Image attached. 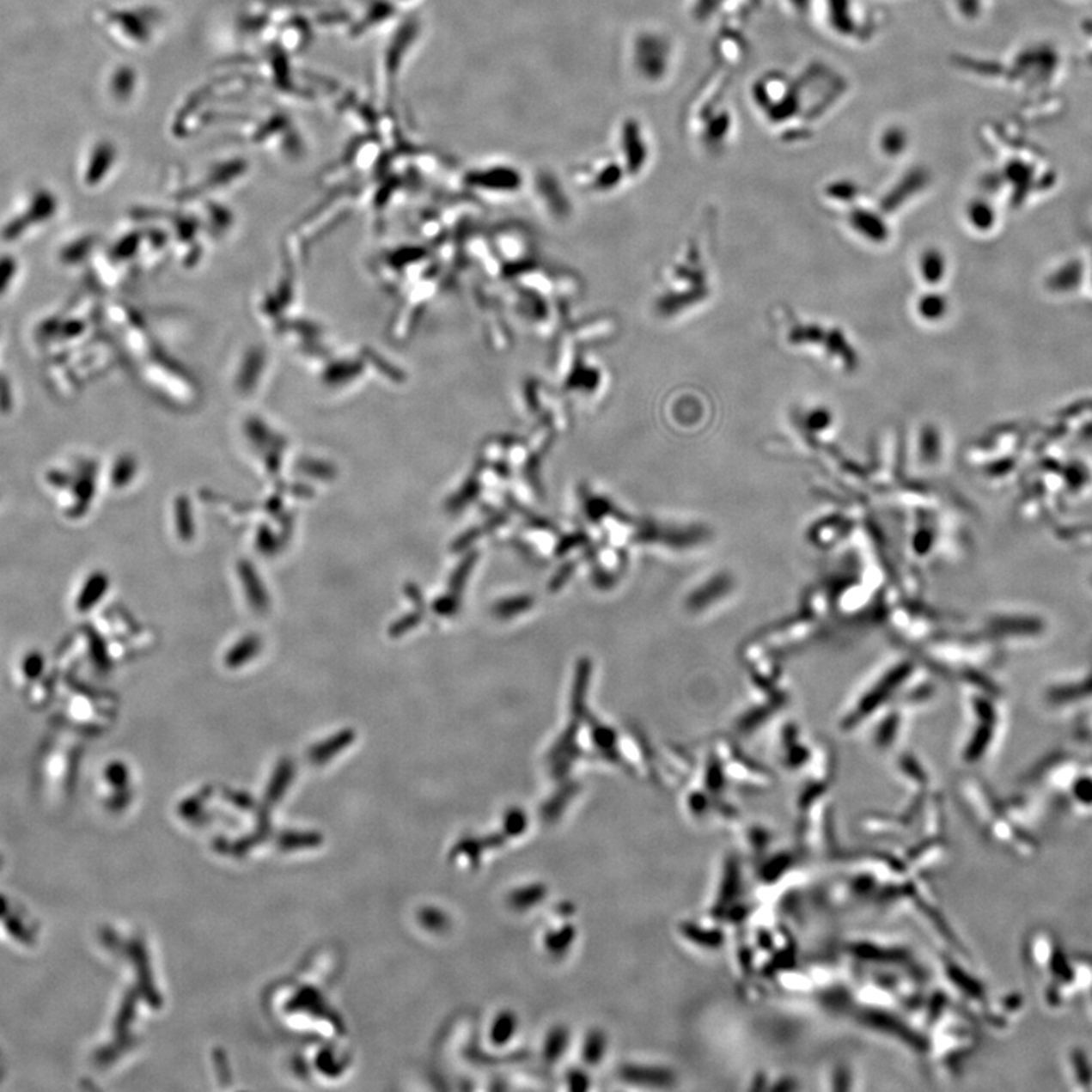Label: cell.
<instances>
[{
    "label": "cell",
    "instance_id": "277c9868",
    "mask_svg": "<svg viewBox=\"0 0 1092 1092\" xmlns=\"http://www.w3.org/2000/svg\"><path fill=\"white\" fill-rule=\"evenodd\" d=\"M941 261H943L941 253H937L936 251H925L924 253H921L919 271H921V277L929 284H936L941 278V273H943Z\"/></svg>",
    "mask_w": 1092,
    "mask_h": 1092
},
{
    "label": "cell",
    "instance_id": "7a4b0ae2",
    "mask_svg": "<svg viewBox=\"0 0 1092 1092\" xmlns=\"http://www.w3.org/2000/svg\"><path fill=\"white\" fill-rule=\"evenodd\" d=\"M917 311L919 317L927 322H936L944 314V301L936 293H929L918 299Z\"/></svg>",
    "mask_w": 1092,
    "mask_h": 1092
},
{
    "label": "cell",
    "instance_id": "52a82bcc",
    "mask_svg": "<svg viewBox=\"0 0 1092 1092\" xmlns=\"http://www.w3.org/2000/svg\"><path fill=\"white\" fill-rule=\"evenodd\" d=\"M543 892H545V889L539 888V886L528 888V889H521V891L515 892L511 895V905L516 906V907H528V906L536 905L537 901H540V899H542Z\"/></svg>",
    "mask_w": 1092,
    "mask_h": 1092
},
{
    "label": "cell",
    "instance_id": "5b68a950",
    "mask_svg": "<svg viewBox=\"0 0 1092 1092\" xmlns=\"http://www.w3.org/2000/svg\"><path fill=\"white\" fill-rule=\"evenodd\" d=\"M604 1052H606V1038H604V1034L600 1030H594L586 1040L584 1050H583V1058L588 1064L594 1065V1064H598L602 1059Z\"/></svg>",
    "mask_w": 1092,
    "mask_h": 1092
},
{
    "label": "cell",
    "instance_id": "ba28073f",
    "mask_svg": "<svg viewBox=\"0 0 1092 1092\" xmlns=\"http://www.w3.org/2000/svg\"><path fill=\"white\" fill-rule=\"evenodd\" d=\"M525 826H527V821H525L524 814H521V812H509V814H507V820H505V827H507V830H509L510 833L517 834L521 833V832H524Z\"/></svg>",
    "mask_w": 1092,
    "mask_h": 1092
},
{
    "label": "cell",
    "instance_id": "8992f818",
    "mask_svg": "<svg viewBox=\"0 0 1092 1092\" xmlns=\"http://www.w3.org/2000/svg\"><path fill=\"white\" fill-rule=\"evenodd\" d=\"M627 1074L630 1079H633V1082H639V1083L645 1082V1083L657 1085L659 1082L668 1083V1080H669L665 1071H657V1070L654 1071V1070H642V1068H628Z\"/></svg>",
    "mask_w": 1092,
    "mask_h": 1092
},
{
    "label": "cell",
    "instance_id": "3957f363",
    "mask_svg": "<svg viewBox=\"0 0 1092 1092\" xmlns=\"http://www.w3.org/2000/svg\"><path fill=\"white\" fill-rule=\"evenodd\" d=\"M568 1030L563 1028H557L551 1030L548 1038L545 1040V1047H543V1058L548 1062H556L557 1059L562 1058L564 1048L568 1046Z\"/></svg>",
    "mask_w": 1092,
    "mask_h": 1092
},
{
    "label": "cell",
    "instance_id": "6da1fadb",
    "mask_svg": "<svg viewBox=\"0 0 1092 1092\" xmlns=\"http://www.w3.org/2000/svg\"><path fill=\"white\" fill-rule=\"evenodd\" d=\"M517 1018L516 1015L511 1012H503L497 1016V1020L493 1022L491 1030V1040L495 1046H504L507 1040L513 1038V1034L516 1032Z\"/></svg>",
    "mask_w": 1092,
    "mask_h": 1092
}]
</instances>
